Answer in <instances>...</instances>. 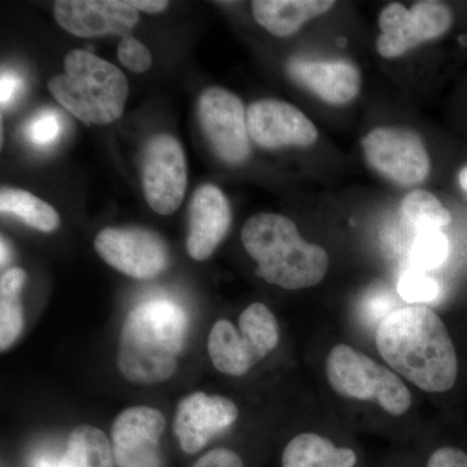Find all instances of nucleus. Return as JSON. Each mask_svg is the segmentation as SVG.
Segmentation results:
<instances>
[{
	"instance_id": "nucleus-1",
	"label": "nucleus",
	"mask_w": 467,
	"mask_h": 467,
	"mask_svg": "<svg viewBox=\"0 0 467 467\" xmlns=\"http://www.w3.org/2000/svg\"><path fill=\"white\" fill-rule=\"evenodd\" d=\"M376 343L389 368L422 391L447 392L456 384V347L447 326L429 306L392 310L380 321Z\"/></svg>"
},
{
	"instance_id": "nucleus-2",
	"label": "nucleus",
	"mask_w": 467,
	"mask_h": 467,
	"mask_svg": "<svg viewBox=\"0 0 467 467\" xmlns=\"http://www.w3.org/2000/svg\"><path fill=\"white\" fill-rule=\"evenodd\" d=\"M187 331L189 317L171 300H147L135 306L119 334V373L129 382L140 386L165 382L177 370Z\"/></svg>"
},
{
	"instance_id": "nucleus-3",
	"label": "nucleus",
	"mask_w": 467,
	"mask_h": 467,
	"mask_svg": "<svg viewBox=\"0 0 467 467\" xmlns=\"http://www.w3.org/2000/svg\"><path fill=\"white\" fill-rule=\"evenodd\" d=\"M242 243L257 263V275L285 290L317 285L327 273V252L303 239L290 218L281 214L252 216L243 226Z\"/></svg>"
},
{
	"instance_id": "nucleus-4",
	"label": "nucleus",
	"mask_w": 467,
	"mask_h": 467,
	"mask_svg": "<svg viewBox=\"0 0 467 467\" xmlns=\"http://www.w3.org/2000/svg\"><path fill=\"white\" fill-rule=\"evenodd\" d=\"M48 88L64 109L90 125L115 122L129 97L122 70L85 50L67 55L63 75L52 77Z\"/></svg>"
},
{
	"instance_id": "nucleus-5",
	"label": "nucleus",
	"mask_w": 467,
	"mask_h": 467,
	"mask_svg": "<svg viewBox=\"0 0 467 467\" xmlns=\"http://www.w3.org/2000/svg\"><path fill=\"white\" fill-rule=\"evenodd\" d=\"M326 376L337 395L377 402L393 417L404 416L413 402L407 384L395 371L348 344H337L330 350L326 359Z\"/></svg>"
},
{
	"instance_id": "nucleus-6",
	"label": "nucleus",
	"mask_w": 467,
	"mask_h": 467,
	"mask_svg": "<svg viewBox=\"0 0 467 467\" xmlns=\"http://www.w3.org/2000/svg\"><path fill=\"white\" fill-rule=\"evenodd\" d=\"M279 326L272 310L251 304L239 317V331L229 319H218L208 337L209 358L226 376L242 377L278 347Z\"/></svg>"
},
{
	"instance_id": "nucleus-7",
	"label": "nucleus",
	"mask_w": 467,
	"mask_h": 467,
	"mask_svg": "<svg viewBox=\"0 0 467 467\" xmlns=\"http://www.w3.org/2000/svg\"><path fill=\"white\" fill-rule=\"evenodd\" d=\"M451 24L453 15L441 2H420L411 9L391 3L379 15L378 54L384 58L402 57L418 45L444 36Z\"/></svg>"
},
{
	"instance_id": "nucleus-8",
	"label": "nucleus",
	"mask_w": 467,
	"mask_h": 467,
	"mask_svg": "<svg viewBox=\"0 0 467 467\" xmlns=\"http://www.w3.org/2000/svg\"><path fill=\"white\" fill-rule=\"evenodd\" d=\"M361 144L368 165L398 186H416L430 173L425 143L410 129L377 128L364 137Z\"/></svg>"
},
{
	"instance_id": "nucleus-9",
	"label": "nucleus",
	"mask_w": 467,
	"mask_h": 467,
	"mask_svg": "<svg viewBox=\"0 0 467 467\" xmlns=\"http://www.w3.org/2000/svg\"><path fill=\"white\" fill-rule=\"evenodd\" d=\"M94 245L101 260L131 278H155L169 265L167 243L144 227H107L98 233Z\"/></svg>"
},
{
	"instance_id": "nucleus-10",
	"label": "nucleus",
	"mask_w": 467,
	"mask_h": 467,
	"mask_svg": "<svg viewBox=\"0 0 467 467\" xmlns=\"http://www.w3.org/2000/svg\"><path fill=\"white\" fill-rule=\"evenodd\" d=\"M199 121L214 153L229 165H241L251 155L247 112L233 92L211 88L202 92L198 106Z\"/></svg>"
},
{
	"instance_id": "nucleus-11",
	"label": "nucleus",
	"mask_w": 467,
	"mask_h": 467,
	"mask_svg": "<svg viewBox=\"0 0 467 467\" xmlns=\"http://www.w3.org/2000/svg\"><path fill=\"white\" fill-rule=\"evenodd\" d=\"M144 198L156 213H174L187 187V165L181 143L168 134L150 138L142 160Z\"/></svg>"
},
{
	"instance_id": "nucleus-12",
	"label": "nucleus",
	"mask_w": 467,
	"mask_h": 467,
	"mask_svg": "<svg viewBox=\"0 0 467 467\" xmlns=\"http://www.w3.org/2000/svg\"><path fill=\"white\" fill-rule=\"evenodd\" d=\"M167 429L164 414L155 408L122 410L110 427L116 467H161L160 439Z\"/></svg>"
},
{
	"instance_id": "nucleus-13",
	"label": "nucleus",
	"mask_w": 467,
	"mask_h": 467,
	"mask_svg": "<svg viewBox=\"0 0 467 467\" xmlns=\"http://www.w3.org/2000/svg\"><path fill=\"white\" fill-rule=\"evenodd\" d=\"M250 138L266 150L309 147L317 142L316 125L296 107L285 101L263 99L247 109Z\"/></svg>"
},
{
	"instance_id": "nucleus-14",
	"label": "nucleus",
	"mask_w": 467,
	"mask_h": 467,
	"mask_svg": "<svg viewBox=\"0 0 467 467\" xmlns=\"http://www.w3.org/2000/svg\"><path fill=\"white\" fill-rule=\"evenodd\" d=\"M235 402L225 396L193 392L183 398L175 411L173 430L184 453L201 451L209 441L223 434L238 420Z\"/></svg>"
},
{
	"instance_id": "nucleus-15",
	"label": "nucleus",
	"mask_w": 467,
	"mask_h": 467,
	"mask_svg": "<svg viewBox=\"0 0 467 467\" xmlns=\"http://www.w3.org/2000/svg\"><path fill=\"white\" fill-rule=\"evenodd\" d=\"M54 15L58 26L81 38L125 36L140 21L137 9L119 0H60Z\"/></svg>"
},
{
	"instance_id": "nucleus-16",
	"label": "nucleus",
	"mask_w": 467,
	"mask_h": 467,
	"mask_svg": "<svg viewBox=\"0 0 467 467\" xmlns=\"http://www.w3.org/2000/svg\"><path fill=\"white\" fill-rule=\"evenodd\" d=\"M232 225V208L226 196L213 184H202L189 207L187 252L196 261L208 260L225 239Z\"/></svg>"
},
{
	"instance_id": "nucleus-17",
	"label": "nucleus",
	"mask_w": 467,
	"mask_h": 467,
	"mask_svg": "<svg viewBox=\"0 0 467 467\" xmlns=\"http://www.w3.org/2000/svg\"><path fill=\"white\" fill-rule=\"evenodd\" d=\"M288 75L333 106H344L361 90V73L348 61L292 60Z\"/></svg>"
},
{
	"instance_id": "nucleus-18",
	"label": "nucleus",
	"mask_w": 467,
	"mask_h": 467,
	"mask_svg": "<svg viewBox=\"0 0 467 467\" xmlns=\"http://www.w3.org/2000/svg\"><path fill=\"white\" fill-rule=\"evenodd\" d=\"M334 5L331 0H256L252 2V12L254 20L273 36H290Z\"/></svg>"
},
{
	"instance_id": "nucleus-19",
	"label": "nucleus",
	"mask_w": 467,
	"mask_h": 467,
	"mask_svg": "<svg viewBox=\"0 0 467 467\" xmlns=\"http://www.w3.org/2000/svg\"><path fill=\"white\" fill-rule=\"evenodd\" d=\"M33 467H116L112 444L101 430L82 425L67 438L61 456H41Z\"/></svg>"
},
{
	"instance_id": "nucleus-20",
	"label": "nucleus",
	"mask_w": 467,
	"mask_h": 467,
	"mask_svg": "<svg viewBox=\"0 0 467 467\" xmlns=\"http://www.w3.org/2000/svg\"><path fill=\"white\" fill-rule=\"evenodd\" d=\"M358 454L347 447H337L330 439L303 432L285 445L282 467H353Z\"/></svg>"
},
{
	"instance_id": "nucleus-21",
	"label": "nucleus",
	"mask_w": 467,
	"mask_h": 467,
	"mask_svg": "<svg viewBox=\"0 0 467 467\" xmlns=\"http://www.w3.org/2000/svg\"><path fill=\"white\" fill-rule=\"evenodd\" d=\"M26 282V273L20 267L5 272L0 279V349L2 352L16 342L24 328V312L20 294Z\"/></svg>"
},
{
	"instance_id": "nucleus-22",
	"label": "nucleus",
	"mask_w": 467,
	"mask_h": 467,
	"mask_svg": "<svg viewBox=\"0 0 467 467\" xmlns=\"http://www.w3.org/2000/svg\"><path fill=\"white\" fill-rule=\"evenodd\" d=\"M0 211L3 214L17 217L27 226L43 233H52L60 225L58 213L48 202L29 192L3 189L0 192Z\"/></svg>"
},
{
	"instance_id": "nucleus-23",
	"label": "nucleus",
	"mask_w": 467,
	"mask_h": 467,
	"mask_svg": "<svg viewBox=\"0 0 467 467\" xmlns=\"http://www.w3.org/2000/svg\"><path fill=\"white\" fill-rule=\"evenodd\" d=\"M401 220L417 234L435 232L451 223L450 211L441 202L425 190H416L405 196L401 202Z\"/></svg>"
},
{
	"instance_id": "nucleus-24",
	"label": "nucleus",
	"mask_w": 467,
	"mask_h": 467,
	"mask_svg": "<svg viewBox=\"0 0 467 467\" xmlns=\"http://www.w3.org/2000/svg\"><path fill=\"white\" fill-rule=\"evenodd\" d=\"M450 254V243L441 232L417 234L410 250V260L417 270H431L441 266Z\"/></svg>"
},
{
	"instance_id": "nucleus-25",
	"label": "nucleus",
	"mask_w": 467,
	"mask_h": 467,
	"mask_svg": "<svg viewBox=\"0 0 467 467\" xmlns=\"http://www.w3.org/2000/svg\"><path fill=\"white\" fill-rule=\"evenodd\" d=\"M398 292L408 303L422 306V303H431L439 296L441 285L435 278L427 275L422 270L413 269L400 276Z\"/></svg>"
},
{
	"instance_id": "nucleus-26",
	"label": "nucleus",
	"mask_w": 467,
	"mask_h": 467,
	"mask_svg": "<svg viewBox=\"0 0 467 467\" xmlns=\"http://www.w3.org/2000/svg\"><path fill=\"white\" fill-rule=\"evenodd\" d=\"M63 133V122L57 110L42 109L26 122L24 134L27 142L38 149H47L57 142Z\"/></svg>"
},
{
	"instance_id": "nucleus-27",
	"label": "nucleus",
	"mask_w": 467,
	"mask_h": 467,
	"mask_svg": "<svg viewBox=\"0 0 467 467\" xmlns=\"http://www.w3.org/2000/svg\"><path fill=\"white\" fill-rule=\"evenodd\" d=\"M117 55L119 63L133 73L147 72L152 66V57L149 48L131 36H122Z\"/></svg>"
},
{
	"instance_id": "nucleus-28",
	"label": "nucleus",
	"mask_w": 467,
	"mask_h": 467,
	"mask_svg": "<svg viewBox=\"0 0 467 467\" xmlns=\"http://www.w3.org/2000/svg\"><path fill=\"white\" fill-rule=\"evenodd\" d=\"M24 88H26V81L23 77L12 70H3L2 78H0V103L3 110L14 106L20 99L26 90Z\"/></svg>"
},
{
	"instance_id": "nucleus-29",
	"label": "nucleus",
	"mask_w": 467,
	"mask_h": 467,
	"mask_svg": "<svg viewBox=\"0 0 467 467\" xmlns=\"http://www.w3.org/2000/svg\"><path fill=\"white\" fill-rule=\"evenodd\" d=\"M192 467H244L238 453L226 448H217L205 453Z\"/></svg>"
},
{
	"instance_id": "nucleus-30",
	"label": "nucleus",
	"mask_w": 467,
	"mask_h": 467,
	"mask_svg": "<svg viewBox=\"0 0 467 467\" xmlns=\"http://www.w3.org/2000/svg\"><path fill=\"white\" fill-rule=\"evenodd\" d=\"M427 467H467V454L459 448H439L430 457Z\"/></svg>"
},
{
	"instance_id": "nucleus-31",
	"label": "nucleus",
	"mask_w": 467,
	"mask_h": 467,
	"mask_svg": "<svg viewBox=\"0 0 467 467\" xmlns=\"http://www.w3.org/2000/svg\"><path fill=\"white\" fill-rule=\"evenodd\" d=\"M131 7L137 11L146 12V14H160L168 8L169 3L164 0H131Z\"/></svg>"
},
{
	"instance_id": "nucleus-32",
	"label": "nucleus",
	"mask_w": 467,
	"mask_h": 467,
	"mask_svg": "<svg viewBox=\"0 0 467 467\" xmlns=\"http://www.w3.org/2000/svg\"><path fill=\"white\" fill-rule=\"evenodd\" d=\"M0 248H2V266H5L9 259H11V254H9V247L5 238H2V245H0Z\"/></svg>"
},
{
	"instance_id": "nucleus-33",
	"label": "nucleus",
	"mask_w": 467,
	"mask_h": 467,
	"mask_svg": "<svg viewBox=\"0 0 467 467\" xmlns=\"http://www.w3.org/2000/svg\"><path fill=\"white\" fill-rule=\"evenodd\" d=\"M459 180L461 187H462V189L467 192V167L463 168L462 171H460Z\"/></svg>"
}]
</instances>
